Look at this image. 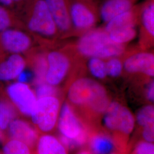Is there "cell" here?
<instances>
[{"mask_svg": "<svg viewBox=\"0 0 154 154\" xmlns=\"http://www.w3.org/2000/svg\"><path fill=\"white\" fill-rule=\"evenodd\" d=\"M67 98L71 105L87 109L96 114L104 113L110 103L105 87L88 77H79L72 82Z\"/></svg>", "mask_w": 154, "mask_h": 154, "instance_id": "obj_1", "label": "cell"}, {"mask_svg": "<svg viewBox=\"0 0 154 154\" xmlns=\"http://www.w3.org/2000/svg\"><path fill=\"white\" fill-rule=\"evenodd\" d=\"M77 54L83 58L97 57L108 60L120 57L126 51V46L110 40L103 28H93L81 35L75 46Z\"/></svg>", "mask_w": 154, "mask_h": 154, "instance_id": "obj_2", "label": "cell"}, {"mask_svg": "<svg viewBox=\"0 0 154 154\" xmlns=\"http://www.w3.org/2000/svg\"><path fill=\"white\" fill-rule=\"evenodd\" d=\"M21 22L23 29L45 48L53 44L60 36L45 0H36L25 20Z\"/></svg>", "mask_w": 154, "mask_h": 154, "instance_id": "obj_3", "label": "cell"}, {"mask_svg": "<svg viewBox=\"0 0 154 154\" xmlns=\"http://www.w3.org/2000/svg\"><path fill=\"white\" fill-rule=\"evenodd\" d=\"M60 108V100L57 97H46L37 99L30 118L33 126L39 134L49 133L54 129Z\"/></svg>", "mask_w": 154, "mask_h": 154, "instance_id": "obj_4", "label": "cell"}, {"mask_svg": "<svg viewBox=\"0 0 154 154\" xmlns=\"http://www.w3.org/2000/svg\"><path fill=\"white\" fill-rule=\"evenodd\" d=\"M48 63L45 82L58 87L63 82L72 71V55L65 50L52 49L46 51Z\"/></svg>", "mask_w": 154, "mask_h": 154, "instance_id": "obj_5", "label": "cell"}, {"mask_svg": "<svg viewBox=\"0 0 154 154\" xmlns=\"http://www.w3.org/2000/svg\"><path fill=\"white\" fill-rule=\"evenodd\" d=\"M35 40L22 28H11L0 33V48L6 54L26 55L34 48Z\"/></svg>", "mask_w": 154, "mask_h": 154, "instance_id": "obj_6", "label": "cell"}, {"mask_svg": "<svg viewBox=\"0 0 154 154\" xmlns=\"http://www.w3.org/2000/svg\"><path fill=\"white\" fill-rule=\"evenodd\" d=\"M4 91L20 115L30 117L38 99L30 86L27 83L15 82L5 86Z\"/></svg>", "mask_w": 154, "mask_h": 154, "instance_id": "obj_7", "label": "cell"}, {"mask_svg": "<svg viewBox=\"0 0 154 154\" xmlns=\"http://www.w3.org/2000/svg\"><path fill=\"white\" fill-rule=\"evenodd\" d=\"M58 116V128L61 135L69 139H75L88 135L72 105L65 102L61 106Z\"/></svg>", "mask_w": 154, "mask_h": 154, "instance_id": "obj_8", "label": "cell"}, {"mask_svg": "<svg viewBox=\"0 0 154 154\" xmlns=\"http://www.w3.org/2000/svg\"><path fill=\"white\" fill-rule=\"evenodd\" d=\"M73 34H82L93 29L97 24V17L90 7L85 3L75 1L69 8Z\"/></svg>", "mask_w": 154, "mask_h": 154, "instance_id": "obj_9", "label": "cell"}, {"mask_svg": "<svg viewBox=\"0 0 154 154\" xmlns=\"http://www.w3.org/2000/svg\"><path fill=\"white\" fill-rule=\"evenodd\" d=\"M123 70L128 74H141L149 78L154 76L153 52L142 51L128 55L123 62Z\"/></svg>", "mask_w": 154, "mask_h": 154, "instance_id": "obj_10", "label": "cell"}, {"mask_svg": "<svg viewBox=\"0 0 154 154\" xmlns=\"http://www.w3.org/2000/svg\"><path fill=\"white\" fill-rule=\"evenodd\" d=\"M5 134L8 138L25 143L32 150L34 149L39 137V133L33 125L20 117L11 122Z\"/></svg>", "mask_w": 154, "mask_h": 154, "instance_id": "obj_11", "label": "cell"}, {"mask_svg": "<svg viewBox=\"0 0 154 154\" xmlns=\"http://www.w3.org/2000/svg\"><path fill=\"white\" fill-rule=\"evenodd\" d=\"M27 62L22 54H9L0 58V86L17 79L26 69Z\"/></svg>", "mask_w": 154, "mask_h": 154, "instance_id": "obj_12", "label": "cell"}, {"mask_svg": "<svg viewBox=\"0 0 154 154\" xmlns=\"http://www.w3.org/2000/svg\"><path fill=\"white\" fill-rule=\"evenodd\" d=\"M58 29L63 37L73 34L69 9L65 0H45Z\"/></svg>", "mask_w": 154, "mask_h": 154, "instance_id": "obj_13", "label": "cell"}, {"mask_svg": "<svg viewBox=\"0 0 154 154\" xmlns=\"http://www.w3.org/2000/svg\"><path fill=\"white\" fill-rule=\"evenodd\" d=\"M46 51L44 47L34 48L25 55L27 66L34 74L32 83L34 86L46 82L45 75L48 68Z\"/></svg>", "mask_w": 154, "mask_h": 154, "instance_id": "obj_14", "label": "cell"}, {"mask_svg": "<svg viewBox=\"0 0 154 154\" xmlns=\"http://www.w3.org/2000/svg\"><path fill=\"white\" fill-rule=\"evenodd\" d=\"M141 46L144 48L151 47L154 45V4L151 2L145 6L140 16Z\"/></svg>", "mask_w": 154, "mask_h": 154, "instance_id": "obj_15", "label": "cell"}, {"mask_svg": "<svg viewBox=\"0 0 154 154\" xmlns=\"http://www.w3.org/2000/svg\"><path fill=\"white\" fill-rule=\"evenodd\" d=\"M33 154H67V149L53 135L43 134L39 137Z\"/></svg>", "mask_w": 154, "mask_h": 154, "instance_id": "obj_16", "label": "cell"}, {"mask_svg": "<svg viewBox=\"0 0 154 154\" xmlns=\"http://www.w3.org/2000/svg\"><path fill=\"white\" fill-rule=\"evenodd\" d=\"M131 0H107L100 9V17L102 21L107 23L122 13L132 9Z\"/></svg>", "mask_w": 154, "mask_h": 154, "instance_id": "obj_17", "label": "cell"}, {"mask_svg": "<svg viewBox=\"0 0 154 154\" xmlns=\"http://www.w3.org/2000/svg\"><path fill=\"white\" fill-rule=\"evenodd\" d=\"M4 87L5 86H0V128L5 133L11 122L20 115L7 97Z\"/></svg>", "mask_w": 154, "mask_h": 154, "instance_id": "obj_18", "label": "cell"}, {"mask_svg": "<svg viewBox=\"0 0 154 154\" xmlns=\"http://www.w3.org/2000/svg\"><path fill=\"white\" fill-rule=\"evenodd\" d=\"M137 22V16L131 9L112 18L109 22L106 23L103 29L108 33L117 30L136 28Z\"/></svg>", "mask_w": 154, "mask_h": 154, "instance_id": "obj_19", "label": "cell"}, {"mask_svg": "<svg viewBox=\"0 0 154 154\" xmlns=\"http://www.w3.org/2000/svg\"><path fill=\"white\" fill-rule=\"evenodd\" d=\"M90 147L94 154H108L114 148V143L109 136L98 134L90 139Z\"/></svg>", "mask_w": 154, "mask_h": 154, "instance_id": "obj_20", "label": "cell"}, {"mask_svg": "<svg viewBox=\"0 0 154 154\" xmlns=\"http://www.w3.org/2000/svg\"><path fill=\"white\" fill-rule=\"evenodd\" d=\"M2 144V154H33L28 145L14 139L7 137Z\"/></svg>", "mask_w": 154, "mask_h": 154, "instance_id": "obj_21", "label": "cell"}, {"mask_svg": "<svg viewBox=\"0 0 154 154\" xmlns=\"http://www.w3.org/2000/svg\"><path fill=\"white\" fill-rule=\"evenodd\" d=\"M11 28L23 29L20 19L6 8L0 5V33Z\"/></svg>", "mask_w": 154, "mask_h": 154, "instance_id": "obj_22", "label": "cell"}, {"mask_svg": "<svg viewBox=\"0 0 154 154\" xmlns=\"http://www.w3.org/2000/svg\"><path fill=\"white\" fill-rule=\"evenodd\" d=\"M135 120L132 112L126 106L122 105L118 120L117 131L129 135L134 129Z\"/></svg>", "mask_w": 154, "mask_h": 154, "instance_id": "obj_23", "label": "cell"}, {"mask_svg": "<svg viewBox=\"0 0 154 154\" xmlns=\"http://www.w3.org/2000/svg\"><path fill=\"white\" fill-rule=\"evenodd\" d=\"M110 40L114 44L125 45L131 41L137 35L136 28L117 30L107 33Z\"/></svg>", "mask_w": 154, "mask_h": 154, "instance_id": "obj_24", "label": "cell"}, {"mask_svg": "<svg viewBox=\"0 0 154 154\" xmlns=\"http://www.w3.org/2000/svg\"><path fill=\"white\" fill-rule=\"evenodd\" d=\"M88 59V69L92 76L98 79H104L107 77L105 60L97 57Z\"/></svg>", "mask_w": 154, "mask_h": 154, "instance_id": "obj_25", "label": "cell"}, {"mask_svg": "<svg viewBox=\"0 0 154 154\" xmlns=\"http://www.w3.org/2000/svg\"><path fill=\"white\" fill-rule=\"evenodd\" d=\"M138 124L143 127L154 124V108L152 105H146L138 111L137 114Z\"/></svg>", "mask_w": 154, "mask_h": 154, "instance_id": "obj_26", "label": "cell"}, {"mask_svg": "<svg viewBox=\"0 0 154 154\" xmlns=\"http://www.w3.org/2000/svg\"><path fill=\"white\" fill-rule=\"evenodd\" d=\"M107 75L111 78H118L123 71V62L119 57L111 58L106 62Z\"/></svg>", "mask_w": 154, "mask_h": 154, "instance_id": "obj_27", "label": "cell"}, {"mask_svg": "<svg viewBox=\"0 0 154 154\" xmlns=\"http://www.w3.org/2000/svg\"><path fill=\"white\" fill-rule=\"evenodd\" d=\"M35 94L37 99L46 97H58L60 91L58 87L50 85L46 82L35 86Z\"/></svg>", "mask_w": 154, "mask_h": 154, "instance_id": "obj_28", "label": "cell"}, {"mask_svg": "<svg viewBox=\"0 0 154 154\" xmlns=\"http://www.w3.org/2000/svg\"><path fill=\"white\" fill-rule=\"evenodd\" d=\"M88 135H86L79 138L69 139L60 135L59 140L66 149H74L84 145L88 139Z\"/></svg>", "mask_w": 154, "mask_h": 154, "instance_id": "obj_29", "label": "cell"}, {"mask_svg": "<svg viewBox=\"0 0 154 154\" xmlns=\"http://www.w3.org/2000/svg\"><path fill=\"white\" fill-rule=\"evenodd\" d=\"M135 154H154V146L152 143L142 142L135 149Z\"/></svg>", "mask_w": 154, "mask_h": 154, "instance_id": "obj_30", "label": "cell"}, {"mask_svg": "<svg viewBox=\"0 0 154 154\" xmlns=\"http://www.w3.org/2000/svg\"><path fill=\"white\" fill-rule=\"evenodd\" d=\"M34 78V76L33 72L30 69L26 70L25 69L20 74L17 80V82L28 84V83H33Z\"/></svg>", "mask_w": 154, "mask_h": 154, "instance_id": "obj_31", "label": "cell"}, {"mask_svg": "<svg viewBox=\"0 0 154 154\" xmlns=\"http://www.w3.org/2000/svg\"><path fill=\"white\" fill-rule=\"evenodd\" d=\"M154 124L143 127V137L144 139L149 143L154 142Z\"/></svg>", "mask_w": 154, "mask_h": 154, "instance_id": "obj_32", "label": "cell"}, {"mask_svg": "<svg viewBox=\"0 0 154 154\" xmlns=\"http://www.w3.org/2000/svg\"><path fill=\"white\" fill-rule=\"evenodd\" d=\"M146 97L149 102L153 103L154 100V81L151 79L146 90Z\"/></svg>", "mask_w": 154, "mask_h": 154, "instance_id": "obj_33", "label": "cell"}, {"mask_svg": "<svg viewBox=\"0 0 154 154\" xmlns=\"http://www.w3.org/2000/svg\"><path fill=\"white\" fill-rule=\"evenodd\" d=\"M7 138L5 133L0 128V143H2Z\"/></svg>", "mask_w": 154, "mask_h": 154, "instance_id": "obj_34", "label": "cell"}, {"mask_svg": "<svg viewBox=\"0 0 154 154\" xmlns=\"http://www.w3.org/2000/svg\"><path fill=\"white\" fill-rule=\"evenodd\" d=\"M78 154H91V153H90L89 151L84 150V151H82L80 152Z\"/></svg>", "mask_w": 154, "mask_h": 154, "instance_id": "obj_35", "label": "cell"}, {"mask_svg": "<svg viewBox=\"0 0 154 154\" xmlns=\"http://www.w3.org/2000/svg\"><path fill=\"white\" fill-rule=\"evenodd\" d=\"M6 54L4 53L2 51V50H1V49L0 48V58H2L3 56H4V55H6Z\"/></svg>", "mask_w": 154, "mask_h": 154, "instance_id": "obj_36", "label": "cell"}, {"mask_svg": "<svg viewBox=\"0 0 154 154\" xmlns=\"http://www.w3.org/2000/svg\"><path fill=\"white\" fill-rule=\"evenodd\" d=\"M13 1V2H14V3H21V2H22L23 1H24L25 0H12Z\"/></svg>", "mask_w": 154, "mask_h": 154, "instance_id": "obj_37", "label": "cell"}, {"mask_svg": "<svg viewBox=\"0 0 154 154\" xmlns=\"http://www.w3.org/2000/svg\"><path fill=\"white\" fill-rule=\"evenodd\" d=\"M0 154H2V152H0Z\"/></svg>", "mask_w": 154, "mask_h": 154, "instance_id": "obj_38", "label": "cell"}, {"mask_svg": "<svg viewBox=\"0 0 154 154\" xmlns=\"http://www.w3.org/2000/svg\"></svg>", "mask_w": 154, "mask_h": 154, "instance_id": "obj_39", "label": "cell"}]
</instances>
